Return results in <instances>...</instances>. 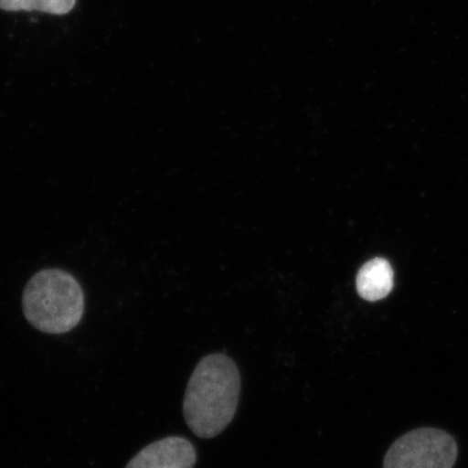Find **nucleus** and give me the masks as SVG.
<instances>
[{
	"instance_id": "f257e3e1",
	"label": "nucleus",
	"mask_w": 468,
	"mask_h": 468,
	"mask_svg": "<svg viewBox=\"0 0 468 468\" xmlns=\"http://www.w3.org/2000/svg\"><path fill=\"white\" fill-rule=\"evenodd\" d=\"M241 377L224 354L205 356L194 369L184 399V417L194 435L214 439L236 415Z\"/></svg>"
},
{
	"instance_id": "f03ea898",
	"label": "nucleus",
	"mask_w": 468,
	"mask_h": 468,
	"mask_svg": "<svg viewBox=\"0 0 468 468\" xmlns=\"http://www.w3.org/2000/svg\"><path fill=\"white\" fill-rule=\"evenodd\" d=\"M23 311L37 331L48 335L68 334L84 318V291L76 277L67 271L42 270L24 289Z\"/></svg>"
},
{
	"instance_id": "7ed1b4c3",
	"label": "nucleus",
	"mask_w": 468,
	"mask_h": 468,
	"mask_svg": "<svg viewBox=\"0 0 468 468\" xmlns=\"http://www.w3.org/2000/svg\"><path fill=\"white\" fill-rule=\"evenodd\" d=\"M458 460L454 437L439 428L410 431L390 446L384 468H452Z\"/></svg>"
},
{
	"instance_id": "20e7f679",
	"label": "nucleus",
	"mask_w": 468,
	"mask_h": 468,
	"mask_svg": "<svg viewBox=\"0 0 468 468\" xmlns=\"http://www.w3.org/2000/svg\"><path fill=\"white\" fill-rule=\"evenodd\" d=\"M196 448L184 437L171 436L147 445L126 468H194Z\"/></svg>"
},
{
	"instance_id": "39448f33",
	"label": "nucleus",
	"mask_w": 468,
	"mask_h": 468,
	"mask_svg": "<svg viewBox=\"0 0 468 468\" xmlns=\"http://www.w3.org/2000/svg\"><path fill=\"white\" fill-rule=\"evenodd\" d=\"M393 284V268L381 258L369 261L356 276L359 295L367 301L383 300L392 291Z\"/></svg>"
},
{
	"instance_id": "423d86ee",
	"label": "nucleus",
	"mask_w": 468,
	"mask_h": 468,
	"mask_svg": "<svg viewBox=\"0 0 468 468\" xmlns=\"http://www.w3.org/2000/svg\"><path fill=\"white\" fill-rule=\"evenodd\" d=\"M77 0H0V9L7 12L38 11L64 16L75 8Z\"/></svg>"
}]
</instances>
